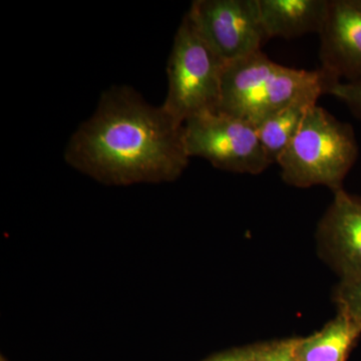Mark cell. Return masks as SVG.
<instances>
[{"label": "cell", "mask_w": 361, "mask_h": 361, "mask_svg": "<svg viewBox=\"0 0 361 361\" xmlns=\"http://www.w3.org/2000/svg\"><path fill=\"white\" fill-rule=\"evenodd\" d=\"M0 361H6V360H4V357H2V356H1V360H0Z\"/></svg>", "instance_id": "2e32d148"}, {"label": "cell", "mask_w": 361, "mask_h": 361, "mask_svg": "<svg viewBox=\"0 0 361 361\" xmlns=\"http://www.w3.org/2000/svg\"><path fill=\"white\" fill-rule=\"evenodd\" d=\"M226 63L185 14L168 61V94L161 106L176 120L218 111Z\"/></svg>", "instance_id": "277c9868"}, {"label": "cell", "mask_w": 361, "mask_h": 361, "mask_svg": "<svg viewBox=\"0 0 361 361\" xmlns=\"http://www.w3.org/2000/svg\"><path fill=\"white\" fill-rule=\"evenodd\" d=\"M260 343L229 349L202 361H255Z\"/></svg>", "instance_id": "9a60e30c"}, {"label": "cell", "mask_w": 361, "mask_h": 361, "mask_svg": "<svg viewBox=\"0 0 361 361\" xmlns=\"http://www.w3.org/2000/svg\"><path fill=\"white\" fill-rule=\"evenodd\" d=\"M317 238L326 260L341 279L361 276V196L344 189L320 220Z\"/></svg>", "instance_id": "52a82bcc"}, {"label": "cell", "mask_w": 361, "mask_h": 361, "mask_svg": "<svg viewBox=\"0 0 361 361\" xmlns=\"http://www.w3.org/2000/svg\"><path fill=\"white\" fill-rule=\"evenodd\" d=\"M66 163L110 186L174 182L189 165L184 123L132 87L104 92L71 135Z\"/></svg>", "instance_id": "6da1fadb"}, {"label": "cell", "mask_w": 361, "mask_h": 361, "mask_svg": "<svg viewBox=\"0 0 361 361\" xmlns=\"http://www.w3.org/2000/svg\"><path fill=\"white\" fill-rule=\"evenodd\" d=\"M337 82L322 68H288L259 51L226 63L218 111L257 127L298 97L329 94Z\"/></svg>", "instance_id": "7a4b0ae2"}, {"label": "cell", "mask_w": 361, "mask_h": 361, "mask_svg": "<svg viewBox=\"0 0 361 361\" xmlns=\"http://www.w3.org/2000/svg\"><path fill=\"white\" fill-rule=\"evenodd\" d=\"M360 336L355 323L338 312L319 331L294 339V360L346 361Z\"/></svg>", "instance_id": "30bf717a"}, {"label": "cell", "mask_w": 361, "mask_h": 361, "mask_svg": "<svg viewBox=\"0 0 361 361\" xmlns=\"http://www.w3.org/2000/svg\"><path fill=\"white\" fill-rule=\"evenodd\" d=\"M330 0H259L268 39H291L322 32Z\"/></svg>", "instance_id": "9c48e42d"}, {"label": "cell", "mask_w": 361, "mask_h": 361, "mask_svg": "<svg viewBox=\"0 0 361 361\" xmlns=\"http://www.w3.org/2000/svg\"><path fill=\"white\" fill-rule=\"evenodd\" d=\"M360 154L355 130L322 106L308 111L302 126L276 163L286 184L297 188L343 189Z\"/></svg>", "instance_id": "3957f363"}, {"label": "cell", "mask_w": 361, "mask_h": 361, "mask_svg": "<svg viewBox=\"0 0 361 361\" xmlns=\"http://www.w3.org/2000/svg\"><path fill=\"white\" fill-rule=\"evenodd\" d=\"M322 96L310 94L298 97L256 127L260 141L273 164L276 163L289 146L302 126L308 111L317 104Z\"/></svg>", "instance_id": "8fae6325"}, {"label": "cell", "mask_w": 361, "mask_h": 361, "mask_svg": "<svg viewBox=\"0 0 361 361\" xmlns=\"http://www.w3.org/2000/svg\"><path fill=\"white\" fill-rule=\"evenodd\" d=\"M334 297L338 312L361 330V276L341 279Z\"/></svg>", "instance_id": "7c38bea8"}, {"label": "cell", "mask_w": 361, "mask_h": 361, "mask_svg": "<svg viewBox=\"0 0 361 361\" xmlns=\"http://www.w3.org/2000/svg\"><path fill=\"white\" fill-rule=\"evenodd\" d=\"M329 94L343 102L349 111L361 120V78L353 82H337L330 87Z\"/></svg>", "instance_id": "4fadbf2b"}, {"label": "cell", "mask_w": 361, "mask_h": 361, "mask_svg": "<svg viewBox=\"0 0 361 361\" xmlns=\"http://www.w3.org/2000/svg\"><path fill=\"white\" fill-rule=\"evenodd\" d=\"M186 16L225 63L262 51L269 39L259 0H195Z\"/></svg>", "instance_id": "8992f818"}, {"label": "cell", "mask_w": 361, "mask_h": 361, "mask_svg": "<svg viewBox=\"0 0 361 361\" xmlns=\"http://www.w3.org/2000/svg\"><path fill=\"white\" fill-rule=\"evenodd\" d=\"M293 348L294 338L260 343L255 361H295Z\"/></svg>", "instance_id": "5bb4252c"}, {"label": "cell", "mask_w": 361, "mask_h": 361, "mask_svg": "<svg viewBox=\"0 0 361 361\" xmlns=\"http://www.w3.org/2000/svg\"><path fill=\"white\" fill-rule=\"evenodd\" d=\"M320 37L322 70L341 82L361 78V0H330Z\"/></svg>", "instance_id": "ba28073f"}, {"label": "cell", "mask_w": 361, "mask_h": 361, "mask_svg": "<svg viewBox=\"0 0 361 361\" xmlns=\"http://www.w3.org/2000/svg\"><path fill=\"white\" fill-rule=\"evenodd\" d=\"M190 158L198 157L213 167L238 174L259 175L273 165L251 123L219 111H208L184 123Z\"/></svg>", "instance_id": "5b68a950"}]
</instances>
